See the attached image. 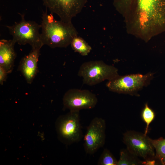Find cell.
Segmentation results:
<instances>
[{
	"instance_id": "cell-16",
	"label": "cell",
	"mask_w": 165,
	"mask_h": 165,
	"mask_svg": "<svg viewBox=\"0 0 165 165\" xmlns=\"http://www.w3.org/2000/svg\"><path fill=\"white\" fill-rule=\"evenodd\" d=\"M141 116L142 119L146 124L144 134L146 135L148 132L149 125L154 120L156 116L155 112L148 106L147 103L145 104L141 112Z\"/></svg>"
},
{
	"instance_id": "cell-15",
	"label": "cell",
	"mask_w": 165,
	"mask_h": 165,
	"mask_svg": "<svg viewBox=\"0 0 165 165\" xmlns=\"http://www.w3.org/2000/svg\"><path fill=\"white\" fill-rule=\"evenodd\" d=\"M70 45L75 52L83 56L88 55L92 50L91 46L82 38L78 36L73 39Z\"/></svg>"
},
{
	"instance_id": "cell-4",
	"label": "cell",
	"mask_w": 165,
	"mask_h": 165,
	"mask_svg": "<svg viewBox=\"0 0 165 165\" xmlns=\"http://www.w3.org/2000/svg\"><path fill=\"white\" fill-rule=\"evenodd\" d=\"M154 74L149 72L145 75H119L108 81L106 86L110 91L114 92L139 96L138 92L149 85L154 77Z\"/></svg>"
},
{
	"instance_id": "cell-18",
	"label": "cell",
	"mask_w": 165,
	"mask_h": 165,
	"mask_svg": "<svg viewBox=\"0 0 165 165\" xmlns=\"http://www.w3.org/2000/svg\"><path fill=\"white\" fill-rule=\"evenodd\" d=\"M8 73L2 67L0 66V84L3 85L6 80Z\"/></svg>"
},
{
	"instance_id": "cell-14",
	"label": "cell",
	"mask_w": 165,
	"mask_h": 165,
	"mask_svg": "<svg viewBox=\"0 0 165 165\" xmlns=\"http://www.w3.org/2000/svg\"><path fill=\"white\" fill-rule=\"evenodd\" d=\"M146 165L145 161H142L138 157L130 153L127 149L120 151L119 159L117 165Z\"/></svg>"
},
{
	"instance_id": "cell-1",
	"label": "cell",
	"mask_w": 165,
	"mask_h": 165,
	"mask_svg": "<svg viewBox=\"0 0 165 165\" xmlns=\"http://www.w3.org/2000/svg\"><path fill=\"white\" fill-rule=\"evenodd\" d=\"M127 32L147 42L165 32V0H113Z\"/></svg>"
},
{
	"instance_id": "cell-6",
	"label": "cell",
	"mask_w": 165,
	"mask_h": 165,
	"mask_svg": "<svg viewBox=\"0 0 165 165\" xmlns=\"http://www.w3.org/2000/svg\"><path fill=\"white\" fill-rule=\"evenodd\" d=\"M78 75L82 78L84 84L93 86L105 80H111L118 75V69L102 61L85 62L81 65Z\"/></svg>"
},
{
	"instance_id": "cell-17",
	"label": "cell",
	"mask_w": 165,
	"mask_h": 165,
	"mask_svg": "<svg viewBox=\"0 0 165 165\" xmlns=\"http://www.w3.org/2000/svg\"><path fill=\"white\" fill-rule=\"evenodd\" d=\"M118 161L107 149H105L97 162L99 165H117Z\"/></svg>"
},
{
	"instance_id": "cell-9",
	"label": "cell",
	"mask_w": 165,
	"mask_h": 165,
	"mask_svg": "<svg viewBox=\"0 0 165 165\" xmlns=\"http://www.w3.org/2000/svg\"><path fill=\"white\" fill-rule=\"evenodd\" d=\"M43 4L51 13H55L60 20L72 22V19L80 13L87 0H42Z\"/></svg>"
},
{
	"instance_id": "cell-10",
	"label": "cell",
	"mask_w": 165,
	"mask_h": 165,
	"mask_svg": "<svg viewBox=\"0 0 165 165\" xmlns=\"http://www.w3.org/2000/svg\"><path fill=\"white\" fill-rule=\"evenodd\" d=\"M98 102L96 95L86 90L72 89L68 90L63 98L64 108L78 111L94 108Z\"/></svg>"
},
{
	"instance_id": "cell-2",
	"label": "cell",
	"mask_w": 165,
	"mask_h": 165,
	"mask_svg": "<svg viewBox=\"0 0 165 165\" xmlns=\"http://www.w3.org/2000/svg\"><path fill=\"white\" fill-rule=\"evenodd\" d=\"M42 16L41 38L43 45L50 47H66L73 39L78 36V32L72 22H66L54 19L53 14H49L47 9Z\"/></svg>"
},
{
	"instance_id": "cell-7",
	"label": "cell",
	"mask_w": 165,
	"mask_h": 165,
	"mask_svg": "<svg viewBox=\"0 0 165 165\" xmlns=\"http://www.w3.org/2000/svg\"><path fill=\"white\" fill-rule=\"evenodd\" d=\"M123 140L127 149L137 157L144 159L146 165L158 164L155 159V151L150 138L144 133L129 130L123 135Z\"/></svg>"
},
{
	"instance_id": "cell-11",
	"label": "cell",
	"mask_w": 165,
	"mask_h": 165,
	"mask_svg": "<svg viewBox=\"0 0 165 165\" xmlns=\"http://www.w3.org/2000/svg\"><path fill=\"white\" fill-rule=\"evenodd\" d=\"M40 49H32L30 53L21 60L18 67L27 82L31 84L38 71V62L40 55Z\"/></svg>"
},
{
	"instance_id": "cell-5",
	"label": "cell",
	"mask_w": 165,
	"mask_h": 165,
	"mask_svg": "<svg viewBox=\"0 0 165 165\" xmlns=\"http://www.w3.org/2000/svg\"><path fill=\"white\" fill-rule=\"evenodd\" d=\"M55 127L58 138L67 145L78 142L83 137L79 111H70L57 119Z\"/></svg>"
},
{
	"instance_id": "cell-8",
	"label": "cell",
	"mask_w": 165,
	"mask_h": 165,
	"mask_svg": "<svg viewBox=\"0 0 165 165\" xmlns=\"http://www.w3.org/2000/svg\"><path fill=\"white\" fill-rule=\"evenodd\" d=\"M106 123L103 119L94 118L87 127L84 136V147L87 154L92 155L102 147L105 140Z\"/></svg>"
},
{
	"instance_id": "cell-12",
	"label": "cell",
	"mask_w": 165,
	"mask_h": 165,
	"mask_svg": "<svg viewBox=\"0 0 165 165\" xmlns=\"http://www.w3.org/2000/svg\"><path fill=\"white\" fill-rule=\"evenodd\" d=\"M16 43L12 39L0 40V66L8 74L13 70L16 54L14 46Z\"/></svg>"
},
{
	"instance_id": "cell-13",
	"label": "cell",
	"mask_w": 165,
	"mask_h": 165,
	"mask_svg": "<svg viewBox=\"0 0 165 165\" xmlns=\"http://www.w3.org/2000/svg\"><path fill=\"white\" fill-rule=\"evenodd\" d=\"M155 151V159L158 164L165 165V138H150Z\"/></svg>"
},
{
	"instance_id": "cell-3",
	"label": "cell",
	"mask_w": 165,
	"mask_h": 165,
	"mask_svg": "<svg viewBox=\"0 0 165 165\" xmlns=\"http://www.w3.org/2000/svg\"><path fill=\"white\" fill-rule=\"evenodd\" d=\"M19 14L21 18L19 22L11 26H5L13 36L12 39L19 45L28 44L32 49H40L43 45L39 32L41 24L34 21L26 20L24 14Z\"/></svg>"
}]
</instances>
